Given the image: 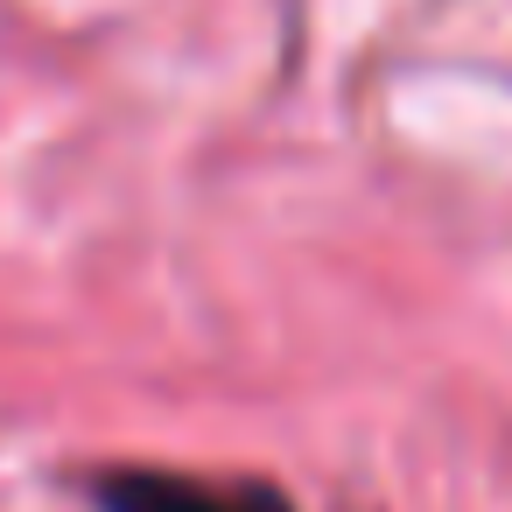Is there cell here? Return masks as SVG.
Instances as JSON below:
<instances>
[{"mask_svg":"<svg viewBox=\"0 0 512 512\" xmlns=\"http://www.w3.org/2000/svg\"><path fill=\"white\" fill-rule=\"evenodd\" d=\"M92 498L99 512H295L288 491L267 477H204V470H169V463L106 470Z\"/></svg>","mask_w":512,"mask_h":512,"instance_id":"6da1fadb","label":"cell"}]
</instances>
